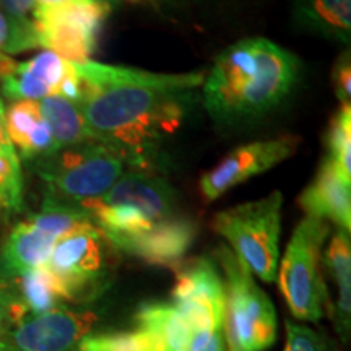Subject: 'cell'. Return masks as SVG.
I'll return each instance as SVG.
<instances>
[{"label":"cell","mask_w":351,"mask_h":351,"mask_svg":"<svg viewBox=\"0 0 351 351\" xmlns=\"http://www.w3.org/2000/svg\"><path fill=\"white\" fill-rule=\"evenodd\" d=\"M75 69L77 103L91 137L138 171H150L158 147L182 124L205 78V72L161 73L95 60Z\"/></svg>","instance_id":"obj_1"},{"label":"cell","mask_w":351,"mask_h":351,"mask_svg":"<svg viewBox=\"0 0 351 351\" xmlns=\"http://www.w3.org/2000/svg\"><path fill=\"white\" fill-rule=\"evenodd\" d=\"M300 59L265 38H247L228 46L205 73L202 99L219 125L238 127L263 119L295 91Z\"/></svg>","instance_id":"obj_2"},{"label":"cell","mask_w":351,"mask_h":351,"mask_svg":"<svg viewBox=\"0 0 351 351\" xmlns=\"http://www.w3.org/2000/svg\"><path fill=\"white\" fill-rule=\"evenodd\" d=\"M125 166L119 153L96 140L33 161L34 173L46 186L44 199L85 212L119 181Z\"/></svg>","instance_id":"obj_3"},{"label":"cell","mask_w":351,"mask_h":351,"mask_svg":"<svg viewBox=\"0 0 351 351\" xmlns=\"http://www.w3.org/2000/svg\"><path fill=\"white\" fill-rule=\"evenodd\" d=\"M223 287L225 319L223 332L230 351H265L276 341L275 306L261 288L251 270L231 252L219 245L215 252Z\"/></svg>","instance_id":"obj_4"},{"label":"cell","mask_w":351,"mask_h":351,"mask_svg":"<svg viewBox=\"0 0 351 351\" xmlns=\"http://www.w3.org/2000/svg\"><path fill=\"white\" fill-rule=\"evenodd\" d=\"M95 226L109 243L148 230L174 217L176 192L150 171L132 169L88 208Z\"/></svg>","instance_id":"obj_5"},{"label":"cell","mask_w":351,"mask_h":351,"mask_svg":"<svg viewBox=\"0 0 351 351\" xmlns=\"http://www.w3.org/2000/svg\"><path fill=\"white\" fill-rule=\"evenodd\" d=\"M283 195L280 191L215 215L213 228L231 252L265 283L278 274Z\"/></svg>","instance_id":"obj_6"},{"label":"cell","mask_w":351,"mask_h":351,"mask_svg":"<svg viewBox=\"0 0 351 351\" xmlns=\"http://www.w3.org/2000/svg\"><path fill=\"white\" fill-rule=\"evenodd\" d=\"M330 225L302 218L296 226L280 263L278 287L298 320L319 322L328 314L330 296L322 271V252Z\"/></svg>","instance_id":"obj_7"},{"label":"cell","mask_w":351,"mask_h":351,"mask_svg":"<svg viewBox=\"0 0 351 351\" xmlns=\"http://www.w3.org/2000/svg\"><path fill=\"white\" fill-rule=\"evenodd\" d=\"M112 245L95 225L57 239L44 269L62 301L86 302L111 283Z\"/></svg>","instance_id":"obj_8"},{"label":"cell","mask_w":351,"mask_h":351,"mask_svg":"<svg viewBox=\"0 0 351 351\" xmlns=\"http://www.w3.org/2000/svg\"><path fill=\"white\" fill-rule=\"evenodd\" d=\"M109 16V5L101 0L90 3L36 5L33 15L39 47L72 64L91 60L99 34Z\"/></svg>","instance_id":"obj_9"},{"label":"cell","mask_w":351,"mask_h":351,"mask_svg":"<svg viewBox=\"0 0 351 351\" xmlns=\"http://www.w3.org/2000/svg\"><path fill=\"white\" fill-rule=\"evenodd\" d=\"M98 315L65 306L28 314L0 332V351H77Z\"/></svg>","instance_id":"obj_10"},{"label":"cell","mask_w":351,"mask_h":351,"mask_svg":"<svg viewBox=\"0 0 351 351\" xmlns=\"http://www.w3.org/2000/svg\"><path fill=\"white\" fill-rule=\"evenodd\" d=\"M171 302L192 332L221 328L225 319V287L215 258L195 257L174 269Z\"/></svg>","instance_id":"obj_11"},{"label":"cell","mask_w":351,"mask_h":351,"mask_svg":"<svg viewBox=\"0 0 351 351\" xmlns=\"http://www.w3.org/2000/svg\"><path fill=\"white\" fill-rule=\"evenodd\" d=\"M300 137L285 135L269 140H257L241 145L215 165L200 178V194L205 200L213 202L231 189L278 166L295 155L300 147Z\"/></svg>","instance_id":"obj_12"},{"label":"cell","mask_w":351,"mask_h":351,"mask_svg":"<svg viewBox=\"0 0 351 351\" xmlns=\"http://www.w3.org/2000/svg\"><path fill=\"white\" fill-rule=\"evenodd\" d=\"M197 238V225L191 218L174 215L148 230L125 236L114 243V251L140 258L150 265L176 269Z\"/></svg>","instance_id":"obj_13"},{"label":"cell","mask_w":351,"mask_h":351,"mask_svg":"<svg viewBox=\"0 0 351 351\" xmlns=\"http://www.w3.org/2000/svg\"><path fill=\"white\" fill-rule=\"evenodd\" d=\"M77 77L75 64L54 52L44 51L15 65L12 73L0 78L2 93L12 101H41L62 96L65 86Z\"/></svg>","instance_id":"obj_14"},{"label":"cell","mask_w":351,"mask_h":351,"mask_svg":"<svg viewBox=\"0 0 351 351\" xmlns=\"http://www.w3.org/2000/svg\"><path fill=\"white\" fill-rule=\"evenodd\" d=\"M298 204L306 217L351 230V182L341 179L330 161L322 158L314 179L301 192Z\"/></svg>","instance_id":"obj_15"},{"label":"cell","mask_w":351,"mask_h":351,"mask_svg":"<svg viewBox=\"0 0 351 351\" xmlns=\"http://www.w3.org/2000/svg\"><path fill=\"white\" fill-rule=\"evenodd\" d=\"M56 238L28 218L19 221L0 244V276L16 280L41 269L49 258Z\"/></svg>","instance_id":"obj_16"},{"label":"cell","mask_w":351,"mask_h":351,"mask_svg":"<svg viewBox=\"0 0 351 351\" xmlns=\"http://www.w3.org/2000/svg\"><path fill=\"white\" fill-rule=\"evenodd\" d=\"M322 267L333 285L328 315L341 341L351 332V239L350 231L337 230L322 252Z\"/></svg>","instance_id":"obj_17"},{"label":"cell","mask_w":351,"mask_h":351,"mask_svg":"<svg viewBox=\"0 0 351 351\" xmlns=\"http://www.w3.org/2000/svg\"><path fill=\"white\" fill-rule=\"evenodd\" d=\"M5 127L12 147L25 161H36L57 152L49 125L38 101H13L5 109Z\"/></svg>","instance_id":"obj_18"},{"label":"cell","mask_w":351,"mask_h":351,"mask_svg":"<svg viewBox=\"0 0 351 351\" xmlns=\"http://www.w3.org/2000/svg\"><path fill=\"white\" fill-rule=\"evenodd\" d=\"M293 23L327 41L351 39V0H293Z\"/></svg>","instance_id":"obj_19"},{"label":"cell","mask_w":351,"mask_h":351,"mask_svg":"<svg viewBox=\"0 0 351 351\" xmlns=\"http://www.w3.org/2000/svg\"><path fill=\"white\" fill-rule=\"evenodd\" d=\"M134 326L150 337L158 351H187L194 333L173 302H145L135 313Z\"/></svg>","instance_id":"obj_20"},{"label":"cell","mask_w":351,"mask_h":351,"mask_svg":"<svg viewBox=\"0 0 351 351\" xmlns=\"http://www.w3.org/2000/svg\"><path fill=\"white\" fill-rule=\"evenodd\" d=\"M38 104L44 121L49 125L57 150L93 140L77 101L49 96L38 101Z\"/></svg>","instance_id":"obj_21"},{"label":"cell","mask_w":351,"mask_h":351,"mask_svg":"<svg viewBox=\"0 0 351 351\" xmlns=\"http://www.w3.org/2000/svg\"><path fill=\"white\" fill-rule=\"evenodd\" d=\"M25 184L21 161L15 148L0 152V223L23 212Z\"/></svg>","instance_id":"obj_22"},{"label":"cell","mask_w":351,"mask_h":351,"mask_svg":"<svg viewBox=\"0 0 351 351\" xmlns=\"http://www.w3.org/2000/svg\"><path fill=\"white\" fill-rule=\"evenodd\" d=\"M326 160L330 161L337 173L351 182V106L341 104L332 117L326 135Z\"/></svg>","instance_id":"obj_23"},{"label":"cell","mask_w":351,"mask_h":351,"mask_svg":"<svg viewBox=\"0 0 351 351\" xmlns=\"http://www.w3.org/2000/svg\"><path fill=\"white\" fill-rule=\"evenodd\" d=\"M13 282L16 283L20 300L28 314H41L60 306L62 300L57 291L54 280L44 267L29 271Z\"/></svg>","instance_id":"obj_24"},{"label":"cell","mask_w":351,"mask_h":351,"mask_svg":"<svg viewBox=\"0 0 351 351\" xmlns=\"http://www.w3.org/2000/svg\"><path fill=\"white\" fill-rule=\"evenodd\" d=\"M77 351H158L150 337L134 326L130 330L90 333Z\"/></svg>","instance_id":"obj_25"},{"label":"cell","mask_w":351,"mask_h":351,"mask_svg":"<svg viewBox=\"0 0 351 351\" xmlns=\"http://www.w3.org/2000/svg\"><path fill=\"white\" fill-rule=\"evenodd\" d=\"M39 47L33 21H21L0 7V54L15 56Z\"/></svg>","instance_id":"obj_26"},{"label":"cell","mask_w":351,"mask_h":351,"mask_svg":"<svg viewBox=\"0 0 351 351\" xmlns=\"http://www.w3.org/2000/svg\"><path fill=\"white\" fill-rule=\"evenodd\" d=\"M285 330H287L285 351H333L330 341L314 328L287 320Z\"/></svg>","instance_id":"obj_27"},{"label":"cell","mask_w":351,"mask_h":351,"mask_svg":"<svg viewBox=\"0 0 351 351\" xmlns=\"http://www.w3.org/2000/svg\"><path fill=\"white\" fill-rule=\"evenodd\" d=\"M26 315L28 313L20 300L16 283L13 280L0 276V332Z\"/></svg>","instance_id":"obj_28"},{"label":"cell","mask_w":351,"mask_h":351,"mask_svg":"<svg viewBox=\"0 0 351 351\" xmlns=\"http://www.w3.org/2000/svg\"><path fill=\"white\" fill-rule=\"evenodd\" d=\"M332 88L340 104H350L351 99V56L350 49L341 52L332 67Z\"/></svg>","instance_id":"obj_29"},{"label":"cell","mask_w":351,"mask_h":351,"mask_svg":"<svg viewBox=\"0 0 351 351\" xmlns=\"http://www.w3.org/2000/svg\"><path fill=\"white\" fill-rule=\"evenodd\" d=\"M187 351H230L223 327L210 328V330H195L192 333Z\"/></svg>","instance_id":"obj_30"},{"label":"cell","mask_w":351,"mask_h":351,"mask_svg":"<svg viewBox=\"0 0 351 351\" xmlns=\"http://www.w3.org/2000/svg\"><path fill=\"white\" fill-rule=\"evenodd\" d=\"M0 7L13 19L21 21H33L36 2L34 0H0Z\"/></svg>","instance_id":"obj_31"},{"label":"cell","mask_w":351,"mask_h":351,"mask_svg":"<svg viewBox=\"0 0 351 351\" xmlns=\"http://www.w3.org/2000/svg\"><path fill=\"white\" fill-rule=\"evenodd\" d=\"M8 148H13L10 140L7 135V127H5V106H3L2 95H0V152H5Z\"/></svg>","instance_id":"obj_32"},{"label":"cell","mask_w":351,"mask_h":351,"mask_svg":"<svg viewBox=\"0 0 351 351\" xmlns=\"http://www.w3.org/2000/svg\"><path fill=\"white\" fill-rule=\"evenodd\" d=\"M16 62L12 59V57H8L5 54H0V78L7 77L8 73L13 72V69H15Z\"/></svg>","instance_id":"obj_33"},{"label":"cell","mask_w":351,"mask_h":351,"mask_svg":"<svg viewBox=\"0 0 351 351\" xmlns=\"http://www.w3.org/2000/svg\"><path fill=\"white\" fill-rule=\"evenodd\" d=\"M36 5H64V3H90L93 0H34Z\"/></svg>","instance_id":"obj_34"},{"label":"cell","mask_w":351,"mask_h":351,"mask_svg":"<svg viewBox=\"0 0 351 351\" xmlns=\"http://www.w3.org/2000/svg\"><path fill=\"white\" fill-rule=\"evenodd\" d=\"M135 2H140V0H135ZM145 2H150V0H145Z\"/></svg>","instance_id":"obj_35"}]
</instances>
